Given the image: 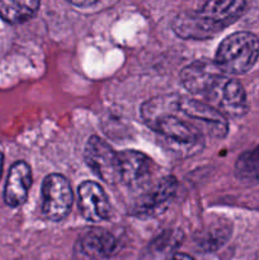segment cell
<instances>
[{
    "label": "cell",
    "mask_w": 259,
    "mask_h": 260,
    "mask_svg": "<svg viewBox=\"0 0 259 260\" xmlns=\"http://www.w3.org/2000/svg\"><path fill=\"white\" fill-rule=\"evenodd\" d=\"M79 208L84 218L101 222L109 218L111 205L103 188L94 182H84L78 189Z\"/></svg>",
    "instance_id": "obj_9"
},
{
    "label": "cell",
    "mask_w": 259,
    "mask_h": 260,
    "mask_svg": "<svg viewBox=\"0 0 259 260\" xmlns=\"http://www.w3.org/2000/svg\"><path fill=\"white\" fill-rule=\"evenodd\" d=\"M84 157L94 174L108 184L119 183V157L104 140L91 136L84 150Z\"/></svg>",
    "instance_id": "obj_6"
},
{
    "label": "cell",
    "mask_w": 259,
    "mask_h": 260,
    "mask_svg": "<svg viewBox=\"0 0 259 260\" xmlns=\"http://www.w3.org/2000/svg\"><path fill=\"white\" fill-rule=\"evenodd\" d=\"M246 7L241 0L206 2L196 12L180 13L173 22V29L185 40L211 38L240 17Z\"/></svg>",
    "instance_id": "obj_3"
},
{
    "label": "cell",
    "mask_w": 259,
    "mask_h": 260,
    "mask_svg": "<svg viewBox=\"0 0 259 260\" xmlns=\"http://www.w3.org/2000/svg\"><path fill=\"white\" fill-rule=\"evenodd\" d=\"M3 160H4V156H3L2 151H0V177H2V172H3Z\"/></svg>",
    "instance_id": "obj_16"
},
{
    "label": "cell",
    "mask_w": 259,
    "mask_h": 260,
    "mask_svg": "<svg viewBox=\"0 0 259 260\" xmlns=\"http://www.w3.org/2000/svg\"><path fill=\"white\" fill-rule=\"evenodd\" d=\"M236 172L240 177L259 182V146L241 155L236 162Z\"/></svg>",
    "instance_id": "obj_13"
},
{
    "label": "cell",
    "mask_w": 259,
    "mask_h": 260,
    "mask_svg": "<svg viewBox=\"0 0 259 260\" xmlns=\"http://www.w3.org/2000/svg\"><path fill=\"white\" fill-rule=\"evenodd\" d=\"M32 184V170L25 161L12 165L4 189V201L10 207L22 206L27 201L28 190Z\"/></svg>",
    "instance_id": "obj_10"
},
{
    "label": "cell",
    "mask_w": 259,
    "mask_h": 260,
    "mask_svg": "<svg viewBox=\"0 0 259 260\" xmlns=\"http://www.w3.org/2000/svg\"><path fill=\"white\" fill-rule=\"evenodd\" d=\"M168 260H193L192 258H190L189 255H187V254H174V255L170 256L169 259Z\"/></svg>",
    "instance_id": "obj_15"
},
{
    "label": "cell",
    "mask_w": 259,
    "mask_h": 260,
    "mask_svg": "<svg viewBox=\"0 0 259 260\" xmlns=\"http://www.w3.org/2000/svg\"><path fill=\"white\" fill-rule=\"evenodd\" d=\"M40 2L23 0V2H0V18L10 24L27 22L37 13Z\"/></svg>",
    "instance_id": "obj_12"
},
{
    "label": "cell",
    "mask_w": 259,
    "mask_h": 260,
    "mask_svg": "<svg viewBox=\"0 0 259 260\" xmlns=\"http://www.w3.org/2000/svg\"><path fill=\"white\" fill-rule=\"evenodd\" d=\"M117 240L111 233L103 229H91L80 236L78 248L89 258H106L117 250Z\"/></svg>",
    "instance_id": "obj_11"
},
{
    "label": "cell",
    "mask_w": 259,
    "mask_h": 260,
    "mask_svg": "<svg viewBox=\"0 0 259 260\" xmlns=\"http://www.w3.org/2000/svg\"><path fill=\"white\" fill-rule=\"evenodd\" d=\"M259 57V40L249 32L228 36L218 46L215 63L225 74H245Z\"/></svg>",
    "instance_id": "obj_4"
},
{
    "label": "cell",
    "mask_w": 259,
    "mask_h": 260,
    "mask_svg": "<svg viewBox=\"0 0 259 260\" xmlns=\"http://www.w3.org/2000/svg\"><path fill=\"white\" fill-rule=\"evenodd\" d=\"M178 189V182L174 177H165L160 179L154 187L135 201L130 210L135 216H155L161 213L172 203Z\"/></svg>",
    "instance_id": "obj_7"
},
{
    "label": "cell",
    "mask_w": 259,
    "mask_h": 260,
    "mask_svg": "<svg viewBox=\"0 0 259 260\" xmlns=\"http://www.w3.org/2000/svg\"><path fill=\"white\" fill-rule=\"evenodd\" d=\"M119 183L130 188H140L147 183L151 175V160L144 152L124 150L118 152Z\"/></svg>",
    "instance_id": "obj_8"
},
{
    "label": "cell",
    "mask_w": 259,
    "mask_h": 260,
    "mask_svg": "<svg viewBox=\"0 0 259 260\" xmlns=\"http://www.w3.org/2000/svg\"><path fill=\"white\" fill-rule=\"evenodd\" d=\"M229 235L230 234L226 229V225H221L220 228H216L215 230H213V228H210L203 234V239H200V245L207 250H213V249L222 245V243L226 241Z\"/></svg>",
    "instance_id": "obj_14"
},
{
    "label": "cell",
    "mask_w": 259,
    "mask_h": 260,
    "mask_svg": "<svg viewBox=\"0 0 259 260\" xmlns=\"http://www.w3.org/2000/svg\"><path fill=\"white\" fill-rule=\"evenodd\" d=\"M74 194L70 183L60 174H50L42 183V212L48 220L62 221L69 215Z\"/></svg>",
    "instance_id": "obj_5"
},
{
    "label": "cell",
    "mask_w": 259,
    "mask_h": 260,
    "mask_svg": "<svg viewBox=\"0 0 259 260\" xmlns=\"http://www.w3.org/2000/svg\"><path fill=\"white\" fill-rule=\"evenodd\" d=\"M141 117L170 151L190 156L203 149L205 134L190 113L185 95L165 94L149 99L142 104Z\"/></svg>",
    "instance_id": "obj_1"
},
{
    "label": "cell",
    "mask_w": 259,
    "mask_h": 260,
    "mask_svg": "<svg viewBox=\"0 0 259 260\" xmlns=\"http://www.w3.org/2000/svg\"><path fill=\"white\" fill-rule=\"evenodd\" d=\"M180 79L190 94L201 96L223 117L238 118L248 112L243 85L222 73L215 61L198 60L189 63L183 69Z\"/></svg>",
    "instance_id": "obj_2"
}]
</instances>
